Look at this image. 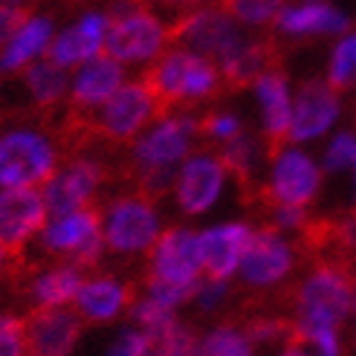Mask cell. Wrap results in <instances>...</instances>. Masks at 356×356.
Segmentation results:
<instances>
[{"label": "cell", "mask_w": 356, "mask_h": 356, "mask_svg": "<svg viewBox=\"0 0 356 356\" xmlns=\"http://www.w3.org/2000/svg\"><path fill=\"white\" fill-rule=\"evenodd\" d=\"M142 79L154 99V122L180 113V108H191L197 102L226 96L218 64L186 47H165Z\"/></svg>", "instance_id": "obj_1"}, {"label": "cell", "mask_w": 356, "mask_h": 356, "mask_svg": "<svg viewBox=\"0 0 356 356\" xmlns=\"http://www.w3.org/2000/svg\"><path fill=\"white\" fill-rule=\"evenodd\" d=\"M356 273L350 261L318 258L293 287V336L301 339L316 330H342L353 307Z\"/></svg>", "instance_id": "obj_2"}, {"label": "cell", "mask_w": 356, "mask_h": 356, "mask_svg": "<svg viewBox=\"0 0 356 356\" xmlns=\"http://www.w3.org/2000/svg\"><path fill=\"white\" fill-rule=\"evenodd\" d=\"M203 284V261H200V235L186 226H171L159 232L148 249V273L145 290L154 301L165 307H180L194 298Z\"/></svg>", "instance_id": "obj_3"}, {"label": "cell", "mask_w": 356, "mask_h": 356, "mask_svg": "<svg viewBox=\"0 0 356 356\" xmlns=\"http://www.w3.org/2000/svg\"><path fill=\"white\" fill-rule=\"evenodd\" d=\"M41 249L61 264H73L79 270L96 266L104 255V209L99 200L87 203L70 215L49 218L41 229Z\"/></svg>", "instance_id": "obj_4"}, {"label": "cell", "mask_w": 356, "mask_h": 356, "mask_svg": "<svg viewBox=\"0 0 356 356\" xmlns=\"http://www.w3.org/2000/svg\"><path fill=\"white\" fill-rule=\"evenodd\" d=\"M64 165L56 139L38 131L0 134V188H44Z\"/></svg>", "instance_id": "obj_5"}, {"label": "cell", "mask_w": 356, "mask_h": 356, "mask_svg": "<svg viewBox=\"0 0 356 356\" xmlns=\"http://www.w3.org/2000/svg\"><path fill=\"white\" fill-rule=\"evenodd\" d=\"M148 124H154V99L145 79L139 76L134 81H124L93 113V136L96 145L131 151Z\"/></svg>", "instance_id": "obj_6"}, {"label": "cell", "mask_w": 356, "mask_h": 356, "mask_svg": "<svg viewBox=\"0 0 356 356\" xmlns=\"http://www.w3.org/2000/svg\"><path fill=\"white\" fill-rule=\"evenodd\" d=\"M159 238L156 200L139 191L119 194L104 209V246L116 255H142Z\"/></svg>", "instance_id": "obj_7"}, {"label": "cell", "mask_w": 356, "mask_h": 356, "mask_svg": "<svg viewBox=\"0 0 356 356\" xmlns=\"http://www.w3.org/2000/svg\"><path fill=\"white\" fill-rule=\"evenodd\" d=\"M168 47V26L154 15L151 6L108 17L102 52L119 64L151 61Z\"/></svg>", "instance_id": "obj_8"}, {"label": "cell", "mask_w": 356, "mask_h": 356, "mask_svg": "<svg viewBox=\"0 0 356 356\" xmlns=\"http://www.w3.org/2000/svg\"><path fill=\"white\" fill-rule=\"evenodd\" d=\"M113 174H116V165L104 163L99 156H87V154L70 156L61 165V171L41 188L49 218H61L87 203H93L96 191L104 183H111Z\"/></svg>", "instance_id": "obj_9"}, {"label": "cell", "mask_w": 356, "mask_h": 356, "mask_svg": "<svg viewBox=\"0 0 356 356\" xmlns=\"http://www.w3.org/2000/svg\"><path fill=\"white\" fill-rule=\"evenodd\" d=\"M287 49L275 35H261V38H238L229 44L215 58L220 70L223 93H241L255 87L270 70H284Z\"/></svg>", "instance_id": "obj_10"}, {"label": "cell", "mask_w": 356, "mask_h": 356, "mask_svg": "<svg viewBox=\"0 0 356 356\" xmlns=\"http://www.w3.org/2000/svg\"><path fill=\"white\" fill-rule=\"evenodd\" d=\"M296 264L298 249L284 238V232L273 226H258L252 229V238L246 243L238 275L252 290H273L293 275Z\"/></svg>", "instance_id": "obj_11"}, {"label": "cell", "mask_w": 356, "mask_h": 356, "mask_svg": "<svg viewBox=\"0 0 356 356\" xmlns=\"http://www.w3.org/2000/svg\"><path fill=\"white\" fill-rule=\"evenodd\" d=\"M203 145L197 134V116L188 113H171L148 124L134 148H131V163L148 165V168H174L180 159L194 154Z\"/></svg>", "instance_id": "obj_12"}, {"label": "cell", "mask_w": 356, "mask_h": 356, "mask_svg": "<svg viewBox=\"0 0 356 356\" xmlns=\"http://www.w3.org/2000/svg\"><path fill=\"white\" fill-rule=\"evenodd\" d=\"M49 220L41 188H0V249L12 266L26 258V246ZM9 266V270H12Z\"/></svg>", "instance_id": "obj_13"}, {"label": "cell", "mask_w": 356, "mask_h": 356, "mask_svg": "<svg viewBox=\"0 0 356 356\" xmlns=\"http://www.w3.org/2000/svg\"><path fill=\"white\" fill-rule=\"evenodd\" d=\"M318 186H322V171L316 168L313 159L298 151H284L275 159L273 180L266 186H258L249 206H255V209H264V206L307 209L316 200Z\"/></svg>", "instance_id": "obj_14"}, {"label": "cell", "mask_w": 356, "mask_h": 356, "mask_svg": "<svg viewBox=\"0 0 356 356\" xmlns=\"http://www.w3.org/2000/svg\"><path fill=\"white\" fill-rule=\"evenodd\" d=\"M226 180V168L215 148L200 145L183 159V168L174 174V197L183 215H203L218 203Z\"/></svg>", "instance_id": "obj_15"}, {"label": "cell", "mask_w": 356, "mask_h": 356, "mask_svg": "<svg viewBox=\"0 0 356 356\" xmlns=\"http://www.w3.org/2000/svg\"><path fill=\"white\" fill-rule=\"evenodd\" d=\"M9 278L26 293L32 301V310H52V307H70L81 287V270L73 264H47L32 266L26 258L9 270Z\"/></svg>", "instance_id": "obj_16"}, {"label": "cell", "mask_w": 356, "mask_h": 356, "mask_svg": "<svg viewBox=\"0 0 356 356\" xmlns=\"http://www.w3.org/2000/svg\"><path fill=\"white\" fill-rule=\"evenodd\" d=\"M238 38L235 21L215 6H197L168 24V47H186L215 61Z\"/></svg>", "instance_id": "obj_17"}, {"label": "cell", "mask_w": 356, "mask_h": 356, "mask_svg": "<svg viewBox=\"0 0 356 356\" xmlns=\"http://www.w3.org/2000/svg\"><path fill=\"white\" fill-rule=\"evenodd\" d=\"M255 87L264 108V134H261L264 156L275 163L284 154V148L293 142V102L287 90V73L284 70H270Z\"/></svg>", "instance_id": "obj_18"}, {"label": "cell", "mask_w": 356, "mask_h": 356, "mask_svg": "<svg viewBox=\"0 0 356 356\" xmlns=\"http://www.w3.org/2000/svg\"><path fill=\"white\" fill-rule=\"evenodd\" d=\"M122 84H124V64L99 52L96 58H90L87 64L79 67V76L73 79V84H70L64 111L93 116Z\"/></svg>", "instance_id": "obj_19"}, {"label": "cell", "mask_w": 356, "mask_h": 356, "mask_svg": "<svg viewBox=\"0 0 356 356\" xmlns=\"http://www.w3.org/2000/svg\"><path fill=\"white\" fill-rule=\"evenodd\" d=\"M24 322L32 356H70L81 336V316L70 307L32 310Z\"/></svg>", "instance_id": "obj_20"}, {"label": "cell", "mask_w": 356, "mask_h": 356, "mask_svg": "<svg viewBox=\"0 0 356 356\" xmlns=\"http://www.w3.org/2000/svg\"><path fill=\"white\" fill-rule=\"evenodd\" d=\"M249 238H252V226L249 223H220L200 232L203 278L229 281L232 275H238Z\"/></svg>", "instance_id": "obj_21"}, {"label": "cell", "mask_w": 356, "mask_h": 356, "mask_svg": "<svg viewBox=\"0 0 356 356\" xmlns=\"http://www.w3.org/2000/svg\"><path fill=\"white\" fill-rule=\"evenodd\" d=\"M76 313L81 322H113L128 307H134V284L122 281L116 275H93L84 278L76 296Z\"/></svg>", "instance_id": "obj_22"}, {"label": "cell", "mask_w": 356, "mask_h": 356, "mask_svg": "<svg viewBox=\"0 0 356 356\" xmlns=\"http://www.w3.org/2000/svg\"><path fill=\"white\" fill-rule=\"evenodd\" d=\"M339 113V93L327 79H310L298 87L293 104V142H305L330 128Z\"/></svg>", "instance_id": "obj_23"}, {"label": "cell", "mask_w": 356, "mask_h": 356, "mask_svg": "<svg viewBox=\"0 0 356 356\" xmlns=\"http://www.w3.org/2000/svg\"><path fill=\"white\" fill-rule=\"evenodd\" d=\"M104 29H108V17L104 15H99V12L84 15L76 26L64 29L61 35H56V38L49 41V47L44 49V58L64 67V70H76L102 52Z\"/></svg>", "instance_id": "obj_24"}, {"label": "cell", "mask_w": 356, "mask_h": 356, "mask_svg": "<svg viewBox=\"0 0 356 356\" xmlns=\"http://www.w3.org/2000/svg\"><path fill=\"white\" fill-rule=\"evenodd\" d=\"M24 79H26V87L32 93L35 111L41 113L38 119H44L49 124V116H56V111L67 102V93H70V84H73V79H70V73L64 67L52 64L47 58L32 61L24 70Z\"/></svg>", "instance_id": "obj_25"}, {"label": "cell", "mask_w": 356, "mask_h": 356, "mask_svg": "<svg viewBox=\"0 0 356 356\" xmlns=\"http://www.w3.org/2000/svg\"><path fill=\"white\" fill-rule=\"evenodd\" d=\"M49 41H52V21L35 15L32 21L3 47V52H0V76L24 73L32 61L44 58V49L49 47Z\"/></svg>", "instance_id": "obj_26"}, {"label": "cell", "mask_w": 356, "mask_h": 356, "mask_svg": "<svg viewBox=\"0 0 356 356\" xmlns=\"http://www.w3.org/2000/svg\"><path fill=\"white\" fill-rule=\"evenodd\" d=\"M281 32L298 35V38H310V35H325V32H342L350 29V17L336 12L327 3H301L296 9H284L278 24Z\"/></svg>", "instance_id": "obj_27"}, {"label": "cell", "mask_w": 356, "mask_h": 356, "mask_svg": "<svg viewBox=\"0 0 356 356\" xmlns=\"http://www.w3.org/2000/svg\"><path fill=\"white\" fill-rule=\"evenodd\" d=\"M290 0H215L218 12L246 26H275Z\"/></svg>", "instance_id": "obj_28"}, {"label": "cell", "mask_w": 356, "mask_h": 356, "mask_svg": "<svg viewBox=\"0 0 356 356\" xmlns=\"http://www.w3.org/2000/svg\"><path fill=\"white\" fill-rule=\"evenodd\" d=\"M203 356H255V342L235 325H220L203 339Z\"/></svg>", "instance_id": "obj_29"}, {"label": "cell", "mask_w": 356, "mask_h": 356, "mask_svg": "<svg viewBox=\"0 0 356 356\" xmlns=\"http://www.w3.org/2000/svg\"><path fill=\"white\" fill-rule=\"evenodd\" d=\"M151 356H203V342L188 327L174 322L151 336Z\"/></svg>", "instance_id": "obj_30"}, {"label": "cell", "mask_w": 356, "mask_h": 356, "mask_svg": "<svg viewBox=\"0 0 356 356\" xmlns=\"http://www.w3.org/2000/svg\"><path fill=\"white\" fill-rule=\"evenodd\" d=\"M327 84L336 93H348L356 87V35L339 41V47L330 56V70H327Z\"/></svg>", "instance_id": "obj_31"}, {"label": "cell", "mask_w": 356, "mask_h": 356, "mask_svg": "<svg viewBox=\"0 0 356 356\" xmlns=\"http://www.w3.org/2000/svg\"><path fill=\"white\" fill-rule=\"evenodd\" d=\"M197 134H200L203 145L206 142H218L220 145V142H229L238 134H243V128H241V122L229 113H203V116H197Z\"/></svg>", "instance_id": "obj_32"}, {"label": "cell", "mask_w": 356, "mask_h": 356, "mask_svg": "<svg viewBox=\"0 0 356 356\" xmlns=\"http://www.w3.org/2000/svg\"><path fill=\"white\" fill-rule=\"evenodd\" d=\"M249 333V339L255 345H275V342H290L296 339L293 336V322H284V318H270V316H261L255 322H249L243 327Z\"/></svg>", "instance_id": "obj_33"}, {"label": "cell", "mask_w": 356, "mask_h": 356, "mask_svg": "<svg viewBox=\"0 0 356 356\" xmlns=\"http://www.w3.org/2000/svg\"><path fill=\"white\" fill-rule=\"evenodd\" d=\"M35 17V3H0V52Z\"/></svg>", "instance_id": "obj_34"}, {"label": "cell", "mask_w": 356, "mask_h": 356, "mask_svg": "<svg viewBox=\"0 0 356 356\" xmlns=\"http://www.w3.org/2000/svg\"><path fill=\"white\" fill-rule=\"evenodd\" d=\"M0 356H29L26 322L21 316H0Z\"/></svg>", "instance_id": "obj_35"}, {"label": "cell", "mask_w": 356, "mask_h": 356, "mask_svg": "<svg viewBox=\"0 0 356 356\" xmlns=\"http://www.w3.org/2000/svg\"><path fill=\"white\" fill-rule=\"evenodd\" d=\"M104 356H151V336L139 327L119 333V339L108 348Z\"/></svg>", "instance_id": "obj_36"}, {"label": "cell", "mask_w": 356, "mask_h": 356, "mask_svg": "<svg viewBox=\"0 0 356 356\" xmlns=\"http://www.w3.org/2000/svg\"><path fill=\"white\" fill-rule=\"evenodd\" d=\"M348 165H356V139L353 136H339L330 145L327 151V168L336 171V168H348Z\"/></svg>", "instance_id": "obj_37"}, {"label": "cell", "mask_w": 356, "mask_h": 356, "mask_svg": "<svg viewBox=\"0 0 356 356\" xmlns=\"http://www.w3.org/2000/svg\"><path fill=\"white\" fill-rule=\"evenodd\" d=\"M273 356H310V350L301 345L298 339H290V342H284Z\"/></svg>", "instance_id": "obj_38"}, {"label": "cell", "mask_w": 356, "mask_h": 356, "mask_svg": "<svg viewBox=\"0 0 356 356\" xmlns=\"http://www.w3.org/2000/svg\"><path fill=\"white\" fill-rule=\"evenodd\" d=\"M154 3H163V6H183V9H197V6L206 3V0H154Z\"/></svg>", "instance_id": "obj_39"}, {"label": "cell", "mask_w": 356, "mask_h": 356, "mask_svg": "<svg viewBox=\"0 0 356 356\" xmlns=\"http://www.w3.org/2000/svg\"><path fill=\"white\" fill-rule=\"evenodd\" d=\"M9 266H12V261H9V255L0 249V281L3 278H9Z\"/></svg>", "instance_id": "obj_40"}, {"label": "cell", "mask_w": 356, "mask_h": 356, "mask_svg": "<svg viewBox=\"0 0 356 356\" xmlns=\"http://www.w3.org/2000/svg\"><path fill=\"white\" fill-rule=\"evenodd\" d=\"M350 318H353V325H356V287H353V307H350Z\"/></svg>", "instance_id": "obj_41"}, {"label": "cell", "mask_w": 356, "mask_h": 356, "mask_svg": "<svg viewBox=\"0 0 356 356\" xmlns=\"http://www.w3.org/2000/svg\"><path fill=\"white\" fill-rule=\"evenodd\" d=\"M67 3H73V0H67Z\"/></svg>", "instance_id": "obj_42"}, {"label": "cell", "mask_w": 356, "mask_h": 356, "mask_svg": "<svg viewBox=\"0 0 356 356\" xmlns=\"http://www.w3.org/2000/svg\"><path fill=\"white\" fill-rule=\"evenodd\" d=\"M29 356H32V353H29Z\"/></svg>", "instance_id": "obj_43"}]
</instances>
